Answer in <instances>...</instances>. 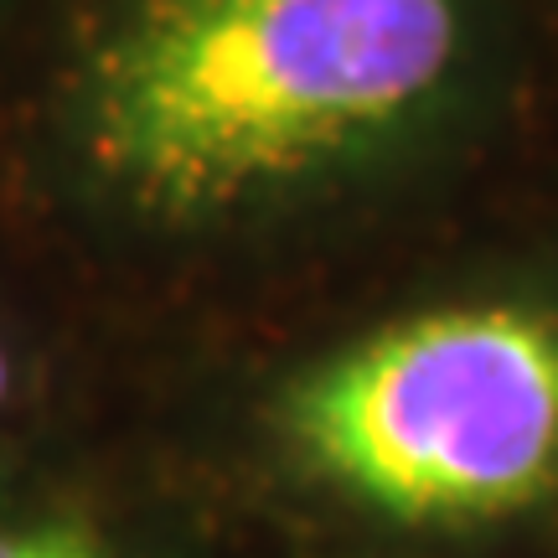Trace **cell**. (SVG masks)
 Wrapping results in <instances>:
<instances>
[{"label":"cell","mask_w":558,"mask_h":558,"mask_svg":"<svg viewBox=\"0 0 558 558\" xmlns=\"http://www.w3.org/2000/svg\"><path fill=\"white\" fill-rule=\"evenodd\" d=\"M465 47V0H120L73 78L78 145L150 218H228L409 135Z\"/></svg>","instance_id":"cell-1"},{"label":"cell","mask_w":558,"mask_h":558,"mask_svg":"<svg viewBox=\"0 0 558 558\" xmlns=\"http://www.w3.org/2000/svg\"><path fill=\"white\" fill-rule=\"evenodd\" d=\"M295 460L403 527H476L558 492V311L471 300L320 357L279 399Z\"/></svg>","instance_id":"cell-2"},{"label":"cell","mask_w":558,"mask_h":558,"mask_svg":"<svg viewBox=\"0 0 558 558\" xmlns=\"http://www.w3.org/2000/svg\"><path fill=\"white\" fill-rule=\"evenodd\" d=\"M0 558H114V554L78 518H26V522H0Z\"/></svg>","instance_id":"cell-3"},{"label":"cell","mask_w":558,"mask_h":558,"mask_svg":"<svg viewBox=\"0 0 558 558\" xmlns=\"http://www.w3.org/2000/svg\"><path fill=\"white\" fill-rule=\"evenodd\" d=\"M11 399V357H5V347H0V409Z\"/></svg>","instance_id":"cell-4"}]
</instances>
